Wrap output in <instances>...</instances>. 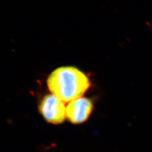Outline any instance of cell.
<instances>
[{"mask_svg":"<svg viewBox=\"0 0 152 152\" xmlns=\"http://www.w3.org/2000/svg\"><path fill=\"white\" fill-rule=\"evenodd\" d=\"M47 85L52 94L68 102L81 97L91 86V83L81 70L66 66L53 71L47 79Z\"/></svg>","mask_w":152,"mask_h":152,"instance_id":"6da1fadb","label":"cell"},{"mask_svg":"<svg viewBox=\"0 0 152 152\" xmlns=\"http://www.w3.org/2000/svg\"><path fill=\"white\" fill-rule=\"evenodd\" d=\"M39 111L48 122L53 124L62 123L66 117L64 102L53 94L46 95L43 98L39 105Z\"/></svg>","mask_w":152,"mask_h":152,"instance_id":"7a4b0ae2","label":"cell"},{"mask_svg":"<svg viewBox=\"0 0 152 152\" xmlns=\"http://www.w3.org/2000/svg\"><path fill=\"white\" fill-rule=\"evenodd\" d=\"M93 109V104L89 99L80 97L68 104L66 108V117L73 124H81L88 119Z\"/></svg>","mask_w":152,"mask_h":152,"instance_id":"3957f363","label":"cell"}]
</instances>
